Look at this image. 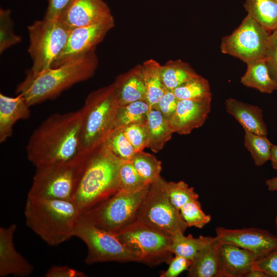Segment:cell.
<instances>
[{
	"label": "cell",
	"mask_w": 277,
	"mask_h": 277,
	"mask_svg": "<svg viewBox=\"0 0 277 277\" xmlns=\"http://www.w3.org/2000/svg\"><path fill=\"white\" fill-rule=\"evenodd\" d=\"M27 28L28 52L33 62L30 70L38 72L51 67L66 44L70 30L58 20L44 18Z\"/></svg>",
	"instance_id": "10"
},
{
	"label": "cell",
	"mask_w": 277,
	"mask_h": 277,
	"mask_svg": "<svg viewBox=\"0 0 277 277\" xmlns=\"http://www.w3.org/2000/svg\"><path fill=\"white\" fill-rule=\"evenodd\" d=\"M199 75L188 63L181 60H169L162 65V80L168 90L173 91L183 83Z\"/></svg>",
	"instance_id": "28"
},
{
	"label": "cell",
	"mask_w": 277,
	"mask_h": 277,
	"mask_svg": "<svg viewBox=\"0 0 277 277\" xmlns=\"http://www.w3.org/2000/svg\"><path fill=\"white\" fill-rule=\"evenodd\" d=\"M214 237L200 235L194 238L191 234L185 236L182 232H177L172 236V242L169 250L173 254L184 257L191 261L194 260L198 253L206 247Z\"/></svg>",
	"instance_id": "26"
},
{
	"label": "cell",
	"mask_w": 277,
	"mask_h": 277,
	"mask_svg": "<svg viewBox=\"0 0 277 277\" xmlns=\"http://www.w3.org/2000/svg\"><path fill=\"white\" fill-rule=\"evenodd\" d=\"M16 229L15 224L0 228V276L13 275L26 277L32 274L33 266L15 249L13 236Z\"/></svg>",
	"instance_id": "17"
},
{
	"label": "cell",
	"mask_w": 277,
	"mask_h": 277,
	"mask_svg": "<svg viewBox=\"0 0 277 277\" xmlns=\"http://www.w3.org/2000/svg\"><path fill=\"white\" fill-rule=\"evenodd\" d=\"M130 161L141 177L147 184H151L160 175L162 162L153 155L144 152H136Z\"/></svg>",
	"instance_id": "30"
},
{
	"label": "cell",
	"mask_w": 277,
	"mask_h": 277,
	"mask_svg": "<svg viewBox=\"0 0 277 277\" xmlns=\"http://www.w3.org/2000/svg\"><path fill=\"white\" fill-rule=\"evenodd\" d=\"M113 17L103 0H74L58 21L69 30L90 26Z\"/></svg>",
	"instance_id": "16"
},
{
	"label": "cell",
	"mask_w": 277,
	"mask_h": 277,
	"mask_svg": "<svg viewBox=\"0 0 277 277\" xmlns=\"http://www.w3.org/2000/svg\"><path fill=\"white\" fill-rule=\"evenodd\" d=\"M244 6L248 15L263 27L277 30L276 0H245Z\"/></svg>",
	"instance_id": "27"
},
{
	"label": "cell",
	"mask_w": 277,
	"mask_h": 277,
	"mask_svg": "<svg viewBox=\"0 0 277 277\" xmlns=\"http://www.w3.org/2000/svg\"><path fill=\"white\" fill-rule=\"evenodd\" d=\"M254 266L267 277H277V248L265 256L257 260Z\"/></svg>",
	"instance_id": "42"
},
{
	"label": "cell",
	"mask_w": 277,
	"mask_h": 277,
	"mask_svg": "<svg viewBox=\"0 0 277 277\" xmlns=\"http://www.w3.org/2000/svg\"><path fill=\"white\" fill-rule=\"evenodd\" d=\"M179 100L212 96L208 81L201 75L187 81L173 90Z\"/></svg>",
	"instance_id": "33"
},
{
	"label": "cell",
	"mask_w": 277,
	"mask_h": 277,
	"mask_svg": "<svg viewBox=\"0 0 277 277\" xmlns=\"http://www.w3.org/2000/svg\"><path fill=\"white\" fill-rule=\"evenodd\" d=\"M244 145L250 152L255 165L261 166L269 161L273 144L266 135L244 130Z\"/></svg>",
	"instance_id": "31"
},
{
	"label": "cell",
	"mask_w": 277,
	"mask_h": 277,
	"mask_svg": "<svg viewBox=\"0 0 277 277\" xmlns=\"http://www.w3.org/2000/svg\"><path fill=\"white\" fill-rule=\"evenodd\" d=\"M225 106L226 111L236 119L244 130L267 136L268 131L263 110L259 107L233 98L226 100Z\"/></svg>",
	"instance_id": "21"
},
{
	"label": "cell",
	"mask_w": 277,
	"mask_h": 277,
	"mask_svg": "<svg viewBox=\"0 0 277 277\" xmlns=\"http://www.w3.org/2000/svg\"><path fill=\"white\" fill-rule=\"evenodd\" d=\"M245 277H267V276L261 270L254 266Z\"/></svg>",
	"instance_id": "46"
},
{
	"label": "cell",
	"mask_w": 277,
	"mask_h": 277,
	"mask_svg": "<svg viewBox=\"0 0 277 277\" xmlns=\"http://www.w3.org/2000/svg\"><path fill=\"white\" fill-rule=\"evenodd\" d=\"M112 84L118 106L147 101L141 64L117 76Z\"/></svg>",
	"instance_id": "18"
},
{
	"label": "cell",
	"mask_w": 277,
	"mask_h": 277,
	"mask_svg": "<svg viewBox=\"0 0 277 277\" xmlns=\"http://www.w3.org/2000/svg\"><path fill=\"white\" fill-rule=\"evenodd\" d=\"M269 161L273 169L277 170V145L273 144L271 149Z\"/></svg>",
	"instance_id": "45"
},
{
	"label": "cell",
	"mask_w": 277,
	"mask_h": 277,
	"mask_svg": "<svg viewBox=\"0 0 277 277\" xmlns=\"http://www.w3.org/2000/svg\"><path fill=\"white\" fill-rule=\"evenodd\" d=\"M114 25L113 16L97 24L70 30L66 44L51 67L79 60L95 51Z\"/></svg>",
	"instance_id": "13"
},
{
	"label": "cell",
	"mask_w": 277,
	"mask_h": 277,
	"mask_svg": "<svg viewBox=\"0 0 277 277\" xmlns=\"http://www.w3.org/2000/svg\"><path fill=\"white\" fill-rule=\"evenodd\" d=\"M247 65V70L241 79L244 86L265 93H271L277 90V87L270 75L265 58Z\"/></svg>",
	"instance_id": "25"
},
{
	"label": "cell",
	"mask_w": 277,
	"mask_h": 277,
	"mask_svg": "<svg viewBox=\"0 0 277 277\" xmlns=\"http://www.w3.org/2000/svg\"><path fill=\"white\" fill-rule=\"evenodd\" d=\"M150 185L132 190L120 189L109 198L82 213L78 219L115 234L135 221Z\"/></svg>",
	"instance_id": "6"
},
{
	"label": "cell",
	"mask_w": 277,
	"mask_h": 277,
	"mask_svg": "<svg viewBox=\"0 0 277 277\" xmlns=\"http://www.w3.org/2000/svg\"><path fill=\"white\" fill-rule=\"evenodd\" d=\"M150 107L146 100H140L118 106L117 109L114 128L125 127L131 124L145 122Z\"/></svg>",
	"instance_id": "29"
},
{
	"label": "cell",
	"mask_w": 277,
	"mask_h": 277,
	"mask_svg": "<svg viewBox=\"0 0 277 277\" xmlns=\"http://www.w3.org/2000/svg\"><path fill=\"white\" fill-rule=\"evenodd\" d=\"M167 182L160 176L151 184L135 221L172 237L177 232L184 233L188 227L169 199Z\"/></svg>",
	"instance_id": "7"
},
{
	"label": "cell",
	"mask_w": 277,
	"mask_h": 277,
	"mask_svg": "<svg viewBox=\"0 0 277 277\" xmlns=\"http://www.w3.org/2000/svg\"><path fill=\"white\" fill-rule=\"evenodd\" d=\"M118 180L120 189H135L149 184L146 183L141 177L130 160L121 162L118 171Z\"/></svg>",
	"instance_id": "37"
},
{
	"label": "cell",
	"mask_w": 277,
	"mask_h": 277,
	"mask_svg": "<svg viewBox=\"0 0 277 277\" xmlns=\"http://www.w3.org/2000/svg\"><path fill=\"white\" fill-rule=\"evenodd\" d=\"M95 51L79 60L38 72L29 70L16 89L29 106L55 98L73 85L92 77L98 66Z\"/></svg>",
	"instance_id": "3"
},
{
	"label": "cell",
	"mask_w": 277,
	"mask_h": 277,
	"mask_svg": "<svg viewBox=\"0 0 277 277\" xmlns=\"http://www.w3.org/2000/svg\"><path fill=\"white\" fill-rule=\"evenodd\" d=\"M104 144L121 162L130 161L136 152L125 136L122 127L113 129L107 136Z\"/></svg>",
	"instance_id": "32"
},
{
	"label": "cell",
	"mask_w": 277,
	"mask_h": 277,
	"mask_svg": "<svg viewBox=\"0 0 277 277\" xmlns=\"http://www.w3.org/2000/svg\"><path fill=\"white\" fill-rule=\"evenodd\" d=\"M46 277H86V274L66 266H54L45 273Z\"/></svg>",
	"instance_id": "44"
},
{
	"label": "cell",
	"mask_w": 277,
	"mask_h": 277,
	"mask_svg": "<svg viewBox=\"0 0 277 277\" xmlns=\"http://www.w3.org/2000/svg\"><path fill=\"white\" fill-rule=\"evenodd\" d=\"M25 216L29 228L47 244L56 246L74 236L80 213L72 201L27 196Z\"/></svg>",
	"instance_id": "4"
},
{
	"label": "cell",
	"mask_w": 277,
	"mask_h": 277,
	"mask_svg": "<svg viewBox=\"0 0 277 277\" xmlns=\"http://www.w3.org/2000/svg\"><path fill=\"white\" fill-rule=\"evenodd\" d=\"M74 0H48L44 18L58 20Z\"/></svg>",
	"instance_id": "43"
},
{
	"label": "cell",
	"mask_w": 277,
	"mask_h": 277,
	"mask_svg": "<svg viewBox=\"0 0 277 277\" xmlns=\"http://www.w3.org/2000/svg\"><path fill=\"white\" fill-rule=\"evenodd\" d=\"M178 102L173 91L167 90L152 108L159 110L169 121L175 111Z\"/></svg>",
	"instance_id": "40"
},
{
	"label": "cell",
	"mask_w": 277,
	"mask_h": 277,
	"mask_svg": "<svg viewBox=\"0 0 277 277\" xmlns=\"http://www.w3.org/2000/svg\"><path fill=\"white\" fill-rule=\"evenodd\" d=\"M192 264L190 260L179 255H175L168 263V269L161 273V277H176L182 272L188 270Z\"/></svg>",
	"instance_id": "41"
},
{
	"label": "cell",
	"mask_w": 277,
	"mask_h": 277,
	"mask_svg": "<svg viewBox=\"0 0 277 277\" xmlns=\"http://www.w3.org/2000/svg\"><path fill=\"white\" fill-rule=\"evenodd\" d=\"M265 59L270 75L277 87V30L270 34Z\"/></svg>",
	"instance_id": "39"
},
{
	"label": "cell",
	"mask_w": 277,
	"mask_h": 277,
	"mask_svg": "<svg viewBox=\"0 0 277 277\" xmlns=\"http://www.w3.org/2000/svg\"><path fill=\"white\" fill-rule=\"evenodd\" d=\"M30 106L24 96L18 94L10 97L0 94V142L6 141L12 134L14 124L21 120H27L30 115Z\"/></svg>",
	"instance_id": "20"
},
{
	"label": "cell",
	"mask_w": 277,
	"mask_h": 277,
	"mask_svg": "<svg viewBox=\"0 0 277 277\" xmlns=\"http://www.w3.org/2000/svg\"><path fill=\"white\" fill-rule=\"evenodd\" d=\"M167 189L171 203L179 210L187 203L199 199V194L194 188L182 181L167 182Z\"/></svg>",
	"instance_id": "35"
},
{
	"label": "cell",
	"mask_w": 277,
	"mask_h": 277,
	"mask_svg": "<svg viewBox=\"0 0 277 277\" xmlns=\"http://www.w3.org/2000/svg\"><path fill=\"white\" fill-rule=\"evenodd\" d=\"M78 154L83 156L82 167L72 201L81 215L120 189L121 161L104 144L91 152Z\"/></svg>",
	"instance_id": "2"
},
{
	"label": "cell",
	"mask_w": 277,
	"mask_h": 277,
	"mask_svg": "<svg viewBox=\"0 0 277 277\" xmlns=\"http://www.w3.org/2000/svg\"><path fill=\"white\" fill-rule=\"evenodd\" d=\"M114 234L141 263L150 266L163 263L168 264L173 258V254L169 250L172 237L140 222L135 221Z\"/></svg>",
	"instance_id": "9"
},
{
	"label": "cell",
	"mask_w": 277,
	"mask_h": 277,
	"mask_svg": "<svg viewBox=\"0 0 277 277\" xmlns=\"http://www.w3.org/2000/svg\"><path fill=\"white\" fill-rule=\"evenodd\" d=\"M147 133V147L157 153L161 150L174 133L169 123L155 108L149 110L145 121Z\"/></svg>",
	"instance_id": "23"
},
{
	"label": "cell",
	"mask_w": 277,
	"mask_h": 277,
	"mask_svg": "<svg viewBox=\"0 0 277 277\" xmlns=\"http://www.w3.org/2000/svg\"><path fill=\"white\" fill-rule=\"evenodd\" d=\"M221 243L216 237L197 254L188 270V277H225L221 255Z\"/></svg>",
	"instance_id": "22"
},
{
	"label": "cell",
	"mask_w": 277,
	"mask_h": 277,
	"mask_svg": "<svg viewBox=\"0 0 277 277\" xmlns=\"http://www.w3.org/2000/svg\"><path fill=\"white\" fill-rule=\"evenodd\" d=\"M21 36L14 33L11 10H0V53L21 42Z\"/></svg>",
	"instance_id": "36"
},
{
	"label": "cell",
	"mask_w": 277,
	"mask_h": 277,
	"mask_svg": "<svg viewBox=\"0 0 277 277\" xmlns=\"http://www.w3.org/2000/svg\"><path fill=\"white\" fill-rule=\"evenodd\" d=\"M83 157L36 168L27 196L72 201L81 172Z\"/></svg>",
	"instance_id": "8"
},
{
	"label": "cell",
	"mask_w": 277,
	"mask_h": 277,
	"mask_svg": "<svg viewBox=\"0 0 277 277\" xmlns=\"http://www.w3.org/2000/svg\"><path fill=\"white\" fill-rule=\"evenodd\" d=\"M277 1V0H276Z\"/></svg>",
	"instance_id": "49"
},
{
	"label": "cell",
	"mask_w": 277,
	"mask_h": 277,
	"mask_svg": "<svg viewBox=\"0 0 277 277\" xmlns=\"http://www.w3.org/2000/svg\"><path fill=\"white\" fill-rule=\"evenodd\" d=\"M180 211L188 227L201 229L211 220V216L203 211L199 199L187 203L181 207Z\"/></svg>",
	"instance_id": "34"
},
{
	"label": "cell",
	"mask_w": 277,
	"mask_h": 277,
	"mask_svg": "<svg viewBox=\"0 0 277 277\" xmlns=\"http://www.w3.org/2000/svg\"><path fill=\"white\" fill-rule=\"evenodd\" d=\"M82 111L54 113L32 132L26 146L28 160L39 168L65 163L79 153Z\"/></svg>",
	"instance_id": "1"
},
{
	"label": "cell",
	"mask_w": 277,
	"mask_h": 277,
	"mask_svg": "<svg viewBox=\"0 0 277 277\" xmlns=\"http://www.w3.org/2000/svg\"><path fill=\"white\" fill-rule=\"evenodd\" d=\"M265 184L268 190L270 191H277V176L267 180Z\"/></svg>",
	"instance_id": "47"
},
{
	"label": "cell",
	"mask_w": 277,
	"mask_h": 277,
	"mask_svg": "<svg viewBox=\"0 0 277 277\" xmlns=\"http://www.w3.org/2000/svg\"><path fill=\"white\" fill-rule=\"evenodd\" d=\"M275 225H276V228L277 229V215H276V219H275Z\"/></svg>",
	"instance_id": "48"
},
{
	"label": "cell",
	"mask_w": 277,
	"mask_h": 277,
	"mask_svg": "<svg viewBox=\"0 0 277 277\" xmlns=\"http://www.w3.org/2000/svg\"><path fill=\"white\" fill-rule=\"evenodd\" d=\"M74 236L82 240L87 247L86 264L117 262L141 263L140 259L126 248L115 235L78 219Z\"/></svg>",
	"instance_id": "11"
},
{
	"label": "cell",
	"mask_w": 277,
	"mask_h": 277,
	"mask_svg": "<svg viewBox=\"0 0 277 277\" xmlns=\"http://www.w3.org/2000/svg\"><path fill=\"white\" fill-rule=\"evenodd\" d=\"M216 237L221 243L237 246L254 253L257 260L263 258L277 248V235L267 230L256 228L215 229Z\"/></svg>",
	"instance_id": "14"
},
{
	"label": "cell",
	"mask_w": 277,
	"mask_h": 277,
	"mask_svg": "<svg viewBox=\"0 0 277 277\" xmlns=\"http://www.w3.org/2000/svg\"><path fill=\"white\" fill-rule=\"evenodd\" d=\"M118 105L112 84L90 92L82 111L78 154L91 152L102 146L111 131Z\"/></svg>",
	"instance_id": "5"
},
{
	"label": "cell",
	"mask_w": 277,
	"mask_h": 277,
	"mask_svg": "<svg viewBox=\"0 0 277 277\" xmlns=\"http://www.w3.org/2000/svg\"><path fill=\"white\" fill-rule=\"evenodd\" d=\"M141 65L146 100L151 109L155 106L168 90L163 82L162 65L161 64L154 60L149 59Z\"/></svg>",
	"instance_id": "24"
},
{
	"label": "cell",
	"mask_w": 277,
	"mask_h": 277,
	"mask_svg": "<svg viewBox=\"0 0 277 277\" xmlns=\"http://www.w3.org/2000/svg\"><path fill=\"white\" fill-rule=\"evenodd\" d=\"M211 101L212 96L179 100L175 111L169 121L174 133L187 135L201 127L210 112Z\"/></svg>",
	"instance_id": "15"
},
{
	"label": "cell",
	"mask_w": 277,
	"mask_h": 277,
	"mask_svg": "<svg viewBox=\"0 0 277 277\" xmlns=\"http://www.w3.org/2000/svg\"><path fill=\"white\" fill-rule=\"evenodd\" d=\"M270 34L247 14L231 34L222 38L221 52L246 64L264 58Z\"/></svg>",
	"instance_id": "12"
},
{
	"label": "cell",
	"mask_w": 277,
	"mask_h": 277,
	"mask_svg": "<svg viewBox=\"0 0 277 277\" xmlns=\"http://www.w3.org/2000/svg\"><path fill=\"white\" fill-rule=\"evenodd\" d=\"M145 121L122 127L125 136L136 152L142 151L147 147L148 137Z\"/></svg>",
	"instance_id": "38"
},
{
	"label": "cell",
	"mask_w": 277,
	"mask_h": 277,
	"mask_svg": "<svg viewBox=\"0 0 277 277\" xmlns=\"http://www.w3.org/2000/svg\"><path fill=\"white\" fill-rule=\"evenodd\" d=\"M220 255L225 277H245L258 259L247 249L225 243L221 244Z\"/></svg>",
	"instance_id": "19"
}]
</instances>
